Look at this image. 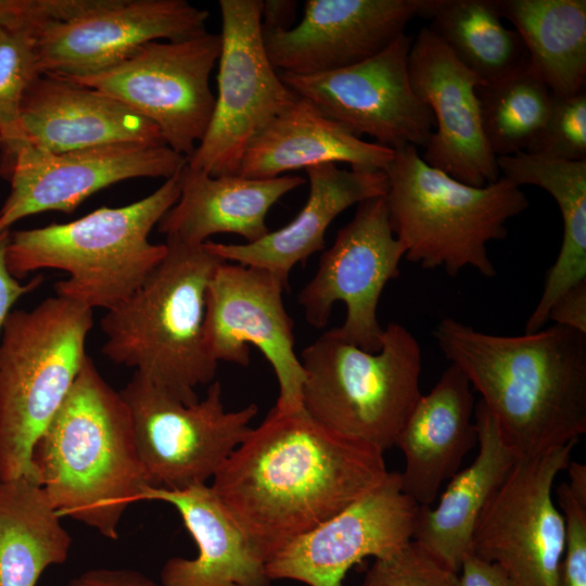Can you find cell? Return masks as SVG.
Returning <instances> with one entry per match:
<instances>
[{"label":"cell","mask_w":586,"mask_h":586,"mask_svg":"<svg viewBox=\"0 0 586 586\" xmlns=\"http://www.w3.org/2000/svg\"><path fill=\"white\" fill-rule=\"evenodd\" d=\"M474 421L479 444L475 459L450 477L434 508L419 507L412 536L413 542L455 572L471 551L483 509L519 460L481 400L474 409Z\"/></svg>","instance_id":"obj_27"},{"label":"cell","mask_w":586,"mask_h":586,"mask_svg":"<svg viewBox=\"0 0 586 586\" xmlns=\"http://www.w3.org/2000/svg\"><path fill=\"white\" fill-rule=\"evenodd\" d=\"M425 0H306L301 22L263 31L281 73L313 75L348 67L382 51L422 14Z\"/></svg>","instance_id":"obj_20"},{"label":"cell","mask_w":586,"mask_h":586,"mask_svg":"<svg viewBox=\"0 0 586 586\" xmlns=\"http://www.w3.org/2000/svg\"><path fill=\"white\" fill-rule=\"evenodd\" d=\"M304 183L298 176L214 177L184 165L179 199L156 227L166 241L188 245H202L217 233L238 234L252 243L269 232L266 217L272 205Z\"/></svg>","instance_id":"obj_25"},{"label":"cell","mask_w":586,"mask_h":586,"mask_svg":"<svg viewBox=\"0 0 586 586\" xmlns=\"http://www.w3.org/2000/svg\"><path fill=\"white\" fill-rule=\"evenodd\" d=\"M209 13L186 0H97L37 35L41 74L80 78L101 73L150 41L206 31Z\"/></svg>","instance_id":"obj_17"},{"label":"cell","mask_w":586,"mask_h":586,"mask_svg":"<svg viewBox=\"0 0 586 586\" xmlns=\"http://www.w3.org/2000/svg\"><path fill=\"white\" fill-rule=\"evenodd\" d=\"M575 444L520 458L479 518L471 550L497 563L512 586H559L565 530L552 488Z\"/></svg>","instance_id":"obj_13"},{"label":"cell","mask_w":586,"mask_h":586,"mask_svg":"<svg viewBox=\"0 0 586 586\" xmlns=\"http://www.w3.org/2000/svg\"><path fill=\"white\" fill-rule=\"evenodd\" d=\"M405 252L393 232L384 196L357 204L354 217L337 231L314 277L300 291L297 301L306 321L324 328L333 305L342 302L344 322L329 332L364 351L378 352L384 333L378 304L386 283L399 276Z\"/></svg>","instance_id":"obj_12"},{"label":"cell","mask_w":586,"mask_h":586,"mask_svg":"<svg viewBox=\"0 0 586 586\" xmlns=\"http://www.w3.org/2000/svg\"><path fill=\"white\" fill-rule=\"evenodd\" d=\"M286 285L266 269L222 262L207 288L204 333L216 362L246 367L250 347L258 348L279 384L273 407L298 411L305 371L294 349V322L283 303Z\"/></svg>","instance_id":"obj_14"},{"label":"cell","mask_w":586,"mask_h":586,"mask_svg":"<svg viewBox=\"0 0 586 586\" xmlns=\"http://www.w3.org/2000/svg\"><path fill=\"white\" fill-rule=\"evenodd\" d=\"M126 403L140 462L153 487L206 484L251 431L255 404L226 410L221 386L187 405L135 372L119 391Z\"/></svg>","instance_id":"obj_9"},{"label":"cell","mask_w":586,"mask_h":586,"mask_svg":"<svg viewBox=\"0 0 586 586\" xmlns=\"http://www.w3.org/2000/svg\"><path fill=\"white\" fill-rule=\"evenodd\" d=\"M434 337L481 395L518 458L576 443L586 433V334L553 324L497 335L454 318Z\"/></svg>","instance_id":"obj_2"},{"label":"cell","mask_w":586,"mask_h":586,"mask_svg":"<svg viewBox=\"0 0 586 586\" xmlns=\"http://www.w3.org/2000/svg\"><path fill=\"white\" fill-rule=\"evenodd\" d=\"M502 177L514 184H533L557 202L563 237L556 263L549 269L542 296L525 324V333L538 331L548 321L556 300L586 280V161H563L520 152L497 157Z\"/></svg>","instance_id":"obj_28"},{"label":"cell","mask_w":586,"mask_h":586,"mask_svg":"<svg viewBox=\"0 0 586 586\" xmlns=\"http://www.w3.org/2000/svg\"><path fill=\"white\" fill-rule=\"evenodd\" d=\"M472 386L450 364L437 383L421 395L396 447L405 457L403 491L419 506H431L443 484L454 476L477 443Z\"/></svg>","instance_id":"obj_23"},{"label":"cell","mask_w":586,"mask_h":586,"mask_svg":"<svg viewBox=\"0 0 586 586\" xmlns=\"http://www.w3.org/2000/svg\"><path fill=\"white\" fill-rule=\"evenodd\" d=\"M458 576L459 586H512L497 563L480 558L472 550L464 556Z\"/></svg>","instance_id":"obj_41"},{"label":"cell","mask_w":586,"mask_h":586,"mask_svg":"<svg viewBox=\"0 0 586 586\" xmlns=\"http://www.w3.org/2000/svg\"><path fill=\"white\" fill-rule=\"evenodd\" d=\"M419 505L402 487L399 472L297 536L267 561L271 581L307 586H342L349 569L365 558L387 557L412 540Z\"/></svg>","instance_id":"obj_18"},{"label":"cell","mask_w":586,"mask_h":586,"mask_svg":"<svg viewBox=\"0 0 586 586\" xmlns=\"http://www.w3.org/2000/svg\"><path fill=\"white\" fill-rule=\"evenodd\" d=\"M393 156L394 150L361 140L297 95L250 142L235 175L275 178L327 163H347L360 171H385Z\"/></svg>","instance_id":"obj_26"},{"label":"cell","mask_w":586,"mask_h":586,"mask_svg":"<svg viewBox=\"0 0 586 586\" xmlns=\"http://www.w3.org/2000/svg\"><path fill=\"white\" fill-rule=\"evenodd\" d=\"M97 0H0V28L31 30L69 18Z\"/></svg>","instance_id":"obj_37"},{"label":"cell","mask_w":586,"mask_h":586,"mask_svg":"<svg viewBox=\"0 0 586 586\" xmlns=\"http://www.w3.org/2000/svg\"><path fill=\"white\" fill-rule=\"evenodd\" d=\"M360 586H459V576L411 540L374 559Z\"/></svg>","instance_id":"obj_35"},{"label":"cell","mask_w":586,"mask_h":586,"mask_svg":"<svg viewBox=\"0 0 586 586\" xmlns=\"http://www.w3.org/2000/svg\"><path fill=\"white\" fill-rule=\"evenodd\" d=\"M422 16L455 58L483 82L528 65L515 29L505 26L497 0H425Z\"/></svg>","instance_id":"obj_31"},{"label":"cell","mask_w":586,"mask_h":586,"mask_svg":"<svg viewBox=\"0 0 586 586\" xmlns=\"http://www.w3.org/2000/svg\"><path fill=\"white\" fill-rule=\"evenodd\" d=\"M179 194L177 173L130 204L11 232L9 270L20 280L41 269L63 270L67 278L54 283L56 296L109 310L128 298L164 258L165 243L154 244L149 237Z\"/></svg>","instance_id":"obj_5"},{"label":"cell","mask_w":586,"mask_h":586,"mask_svg":"<svg viewBox=\"0 0 586 586\" xmlns=\"http://www.w3.org/2000/svg\"><path fill=\"white\" fill-rule=\"evenodd\" d=\"M383 453L272 408L213 477L212 489L268 559L377 487Z\"/></svg>","instance_id":"obj_1"},{"label":"cell","mask_w":586,"mask_h":586,"mask_svg":"<svg viewBox=\"0 0 586 586\" xmlns=\"http://www.w3.org/2000/svg\"><path fill=\"white\" fill-rule=\"evenodd\" d=\"M297 2L293 0H265L262 5L263 31L286 30L294 21Z\"/></svg>","instance_id":"obj_42"},{"label":"cell","mask_w":586,"mask_h":586,"mask_svg":"<svg viewBox=\"0 0 586 586\" xmlns=\"http://www.w3.org/2000/svg\"><path fill=\"white\" fill-rule=\"evenodd\" d=\"M93 309L50 296L15 309L0 334V480L35 479L33 450L87 357Z\"/></svg>","instance_id":"obj_7"},{"label":"cell","mask_w":586,"mask_h":586,"mask_svg":"<svg viewBox=\"0 0 586 586\" xmlns=\"http://www.w3.org/2000/svg\"><path fill=\"white\" fill-rule=\"evenodd\" d=\"M304 411L327 429L382 453L396 445L421 397V348L404 326L384 327L381 348L367 352L329 331L301 355Z\"/></svg>","instance_id":"obj_8"},{"label":"cell","mask_w":586,"mask_h":586,"mask_svg":"<svg viewBox=\"0 0 586 586\" xmlns=\"http://www.w3.org/2000/svg\"><path fill=\"white\" fill-rule=\"evenodd\" d=\"M186 162L166 144L125 142L52 153L26 143L4 175L11 188L0 209V231L43 212L71 214L92 194L124 180H166Z\"/></svg>","instance_id":"obj_16"},{"label":"cell","mask_w":586,"mask_h":586,"mask_svg":"<svg viewBox=\"0 0 586 586\" xmlns=\"http://www.w3.org/2000/svg\"><path fill=\"white\" fill-rule=\"evenodd\" d=\"M35 479L59 515L109 539L150 485L128 407L87 355L60 409L33 450Z\"/></svg>","instance_id":"obj_3"},{"label":"cell","mask_w":586,"mask_h":586,"mask_svg":"<svg viewBox=\"0 0 586 586\" xmlns=\"http://www.w3.org/2000/svg\"><path fill=\"white\" fill-rule=\"evenodd\" d=\"M497 5L520 35L528 66L553 94L585 90V0H497Z\"/></svg>","instance_id":"obj_30"},{"label":"cell","mask_w":586,"mask_h":586,"mask_svg":"<svg viewBox=\"0 0 586 586\" xmlns=\"http://www.w3.org/2000/svg\"><path fill=\"white\" fill-rule=\"evenodd\" d=\"M483 131L492 152L510 156L527 152L539 136L553 93L527 65L476 87Z\"/></svg>","instance_id":"obj_32"},{"label":"cell","mask_w":586,"mask_h":586,"mask_svg":"<svg viewBox=\"0 0 586 586\" xmlns=\"http://www.w3.org/2000/svg\"><path fill=\"white\" fill-rule=\"evenodd\" d=\"M221 50L208 128L186 165L209 176L235 175L254 137L295 94L265 50L263 0H219Z\"/></svg>","instance_id":"obj_10"},{"label":"cell","mask_w":586,"mask_h":586,"mask_svg":"<svg viewBox=\"0 0 586 586\" xmlns=\"http://www.w3.org/2000/svg\"><path fill=\"white\" fill-rule=\"evenodd\" d=\"M10 235V229L0 231V334L14 304L24 295L35 291L43 282V277L40 275L23 283L11 273L7 264Z\"/></svg>","instance_id":"obj_38"},{"label":"cell","mask_w":586,"mask_h":586,"mask_svg":"<svg viewBox=\"0 0 586 586\" xmlns=\"http://www.w3.org/2000/svg\"><path fill=\"white\" fill-rule=\"evenodd\" d=\"M384 173L390 222L407 260L450 277L467 267L496 276L487 244L504 240L507 221L530 206L519 186L505 177L484 187L463 183L428 165L411 145L394 150Z\"/></svg>","instance_id":"obj_6"},{"label":"cell","mask_w":586,"mask_h":586,"mask_svg":"<svg viewBox=\"0 0 586 586\" xmlns=\"http://www.w3.org/2000/svg\"><path fill=\"white\" fill-rule=\"evenodd\" d=\"M0 143H1V139H0Z\"/></svg>","instance_id":"obj_43"},{"label":"cell","mask_w":586,"mask_h":586,"mask_svg":"<svg viewBox=\"0 0 586 586\" xmlns=\"http://www.w3.org/2000/svg\"><path fill=\"white\" fill-rule=\"evenodd\" d=\"M165 245L143 283L101 319L102 353L192 405L199 402L195 388L211 382L218 367L206 347L204 320L209 281L225 260L204 244Z\"/></svg>","instance_id":"obj_4"},{"label":"cell","mask_w":586,"mask_h":586,"mask_svg":"<svg viewBox=\"0 0 586 586\" xmlns=\"http://www.w3.org/2000/svg\"><path fill=\"white\" fill-rule=\"evenodd\" d=\"M557 498L565 530L559 586H586V498L576 496L566 482L558 486Z\"/></svg>","instance_id":"obj_36"},{"label":"cell","mask_w":586,"mask_h":586,"mask_svg":"<svg viewBox=\"0 0 586 586\" xmlns=\"http://www.w3.org/2000/svg\"><path fill=\"white\" fill-rule=\"evenodd\" d=\"M140 501L174 506L198 547L193 559L173 557L164 563L163 586H271L266 559L207 484L149 486Z\"/></svg>","instance_id":"obj_22"},{"label":"cell","mask_w":586,"mask_h":586,"mask_svg":"<svg viewBox=\"0 0 586 586\" xmlns=\"http://www.w3.org/2000/svg\"><path fill=\"white\" fill-rule=\"evenodd\" d=\"M408 71L417 97L431 110L435 130L422 160L450 177L484 187L500 177L485 138L476 87L484 84L447 46L423 27L412 40Z\"/></svg>","instance_id":"obj_19"},{"label":"cell","mask_w":586,"mask_h":586,"mask_svg":"<svg viewBox=\"0 0 586 586\" xmlns=\"http://www.w3.org/2000/svg\"><path fill=\"white\" fill-rule=\"evenodd\" d=\"M527 153L586 161V92L553 94L549 116Z\"/></svg>","instance_id":"obj_34"},{"label":"cell","mask_w":586,"mask_h":586,"mask_svg":"<svg viewBox=\"0 0 586 586\" xmlns=\"http://www.w3.org/2000/svg\"><path fill=\"white\" fill-rule=\"evenodd\" d=\"M21 124L27 143L52 153L125 142L166 144L153 123L116 99L44 74L25 93Z\"/></svg>","instance_id":"obj_21"},{"label":"cell","mask_w":586,"mask_h":586,"mask_svg":"<svg viewBox=\"0 0 586 586\" xmlns=\"http://www.w3.org/2000/svg\"><path fill=\"white\" fill-rule=\"evenodd\" d=\"M65 586H163L132 569L97 568L73 577Z\"/></svg>","instance_id":"obj_40"},{"label":"cell","mask_w":586,"mask_h":586,"mask_svg":"<svg viewBox=\"0 0 586 586\" xmlns=\"http://www.w3.org/2000/svg\"><path fill=\"white\" fill-rule=\"evenodd\" d=\"M411 42L404 33L379 53L348 67L313 75H279L295 94L357 137L368 135L392 150L424 148L434 118L411 86Z\"/></svg>","instance_id":"obj_15"},{"label":"cell","mask_w":586,"mask_h":586,"mask_svg":"<svg viewBox=\"0 0 586 586\" xmlns=\"http://www.w3.org/2000/svg\"><path fill=\"white\" fill-rule=\"evenodd\" d=\"M72 538L38 482L0 480V586H36L64 563Z\"/></svg>","instance_id":"obj_29"},{"label":"cell","mask_w":586,"mask_h":586,"mask_svg":"<svg viewBox=\"0 0 586 586\" xmlns=\"http://www.w3.org/2000/svg\"><path fill=\"white\" fill-rule=\"evenodd\" d=\"M36 33L0 28V171H8L17 151L27 143L21 106L30 84L41 74Z\"/></svg>","instance_id":"obj_33"},{"label":"cell","mask_w":586,"mask_h":586,"mask_svg":"<svg viewBox=\"0 0 586 586\" xmlns=\"http://www.w3.org/2000/svg\"><path fill=\"white\" fill-rule=\"evenodd\" d=\"M548 320L586 334V280L562 293L548 313Z\"/></svg>","instance_id":"obj_39"},{"label":"cell","mask_w":586,"mask_h":586,"mask_svg":"<svg viewBox=\"0 0 586 586\" xmlns=\"http://www.w3.org/2000/svg\"><path fill=\"white\" fill-rule=\"evenodd\" d=\"M220 50V34L207 30L182 40L150 41L101 73L68 79L116 99L153 123L166 145L187 160L212 119L215 97L209 76Z\"/></svg>","instance_id":"obj_11"},{"label":"cell","mask_w":586,"mask_h":586,"mask_svg":"<svg viewBox=\"0 0 586 586\" xmlns=\"http://www.w3.org/2000/svg\"><path fill=\"white\" fill-rule=\"evenodd\" d=\"M309 180L308 198L293 220L269 231L252 243L227 244L206 241L204 246L225 262L266 269L284 283L291 270L322 251L328 227L346 208L369 199L384 196V171L340 169L327 163L305 168Z\"/></svg>","instance_id":"obj_24"}]
</instances>
